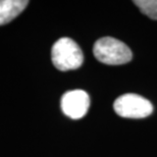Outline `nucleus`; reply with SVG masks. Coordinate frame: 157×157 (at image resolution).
I'll use <instances>...</instances> for the list:
<instances>
[{"instance_id":"obj_2","label":"nucleus","mask_w":157,"mask_h":157,"mask_svg":"<svg viewBox=\"0 0 157 157\" xmlns=\"http://www.w3.org/2000/svg\"><path fill=\"white\" fill-rule=\"evenodd\" d=\"M93 52L100 62L108 65L124 64L133 58L131 49L124 42L112 37H104L96 41Z\"/></svg>"},{"instance_id":"obj_6","label":"nucleus","mask_w":157,"mask_h":157,"mask_svg":"<svg viewBox=\"0 0 157 157\" xmlns=\"http://www.w3.org/2000/svg\"><path fill=\"white\" fill-rule=\"evenodd\" d=\"M134 3L142 13L152 20H157V0H135Z\"/></svg>"},{"instance_id":"obj_1","label":"nucleus","mask_w":157,"mask_h":157,"mask_svg":"<svg viewBox=\"0 0 157 157\" xmlns=\"http://www.w3.org/2000/svg\"><path fill=\"white\" fill-rule=\"evenodd\" d=\"M51 59L57 70L67 71L80 67L84 62V54L73 39L63 37L52 46Z\"/></svg>"},{"instance_id":"obj_4","label":"nucleus","mask_w":157,"mask_h":157,"mask_svg":"<svg viewBox=\"0 0 157 157\" xmlns=\"http://www.w3.org/2000/svg\"><path fill=\"white\" fill-rule=\"evenodd\" d=\"M60 106L62 112L73 119H80L87 114L90 107V97L83 90H73L64 93Z\"/></svg>"},{"instance_id":"obj_3","label":"nucleus","mask_w":157,"mask_h":157,"mask_svg":"<svg viewBox=\"0 0 157 157\" xmlns=\"http://www.w3.org/2000/svg\"><path fill=\"white\" fill-rule=\"evenodd\" d=\"M115 113L125 118H144L153 112V106L149 100L138 94H124L114 101Z\"/></svg>"},{"instance_id":"obj_5","label":"nucleus","mask_w":157,"mask_h":157,"mask_svg":"<svg viewBox=\"0 0 157 157\" xmlns=\"http://www.w3.org/2000/svg\"><path fill=\"white\" fill-rule=\"evenodd\" d=\"M29 4L27 0H0V26L10 23Z\"/></svg>"}]
</instances>
